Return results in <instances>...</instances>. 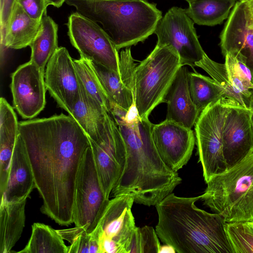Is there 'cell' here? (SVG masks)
<instances>
[{
    "label": "cell",
    "mask_w": 253,
    "mask_h": 253,
    "mask_svg": "<svg viewBox=\"0 0 253 253\" xmlns=\"http://www.w3.org/2000/svg\"><path fill=\"white\" fill-rule=\"evenodd\" d=\"M57 32L58 25L47 14L46 10L41 19L37 35L30 45V61L43 72L49 60L58 48Z\"/></svg>",
    "instance_id": "cell-23"
},
{
    "label": "cell",
    "mask_w": 253,
    "mask_h": 253,
    "mask_svg": "<svg viewBox=\"0 0 253 253\" xmlns=\"http://www.w3.org/2000/svg\"><path fill=\"white\" fill-rule=\"evenodd\" d=\"M57 231L64 240L70 244L68 253H99V233L96 228L90 233L83 227L76 226Z\"/></svg>",
    "instance_id": "cell-31"
},
{
    "label": "cell",
    "mask_w": 253,
    "mask_h": 253,
    "mask_svg": "<svg viewBox=\"0 0 253 253\" xmlns=\"http://www.w3.org/2000/svg\"><path fill=\"white\" fill-rule=\"evenodd\" d=\"M185 0L187 1L188 2H190L191 1H193L194 0Z\"/></svg>",
    "instance_id": "cell-42"
},
{
    "label": "cell",
    "mask_w": 253,
    "mask_h": 253,
    "mask_svg": "<svg viewBox=\"0 0 253 253\" xmlns=\"http://www.w3.org/2000/svg\"><path fill=\"white\" fill-rule=\"evenodd\" d=\"M21 253H68L64 239L57 230L42 223H34L30 238Z\"/></svg>",
    "instance_id": "cell-27"
},
{
    "label": "cell",
    "mask_w": 253,
    "mask_h": 253,
    "mask_svg": "<svg viewBox=\"0 0 253 253\" xmlns=\"http://www.w3.org/2000/svg\"><path fill=\"white\" fill-rule=\"evenodd\" d=\"M248 5V14L250 26L253 28V0H247Z\"/></svg>",
    "instance_id": "cell-37"
},
{
    "label": "cell",
    "mask_w": 253,
    "mask_h": 253,
    "mask_svg": "<svg viewBox=\"0 0 253 253\" xmlns=\"http://www.w3.org/2000/svg\"><path fill=\"white\" fill-rule=\"evenodd\" d=\"M109 200L102 190L90 146L83 156L76 177L73 223L91 233L97 227Z\"/></svg>",
    "instance_id": "cell-8"
},
{
    "label": "cell",
    "mask_w": 253,
    "mask_h": 253,
    "mask_svg": "<svg viewBox=\"0 0 253 253\" xmlns=\"http://www.w3.org/2000/svg\"><path fill=\"white\" fill-rule=\"evenodd\" d=\"M151 132L156 149L169 167L177 171L188 163L196 142L191 128L166 119L153 125Z\"/></svg>",
    "instance_id": "cell-16"
},
{
    "label": "cell",
    "mask_w": 253,
    "mask_h": 253,
    "mask_svg": "<svg viewBox=\"0 0 253 253\" xmlns=\"http://www.w3.org/2000/svg\"><path fill=\"white\" fill-rule=\"evenodd\" d=\"M49 5H52L57 8L61 7L66 0H46Z\"/></svg>",
    "instance_id": "cell-40"
},
{
    "label": "cell",
    "mask_w": 253,
    "mask_h": 253,
    "mask_svg": "<svg viewBox=\"0 0 253 253\" xmlns=\"http://www.w3.org/2000/svg\"><path fill=\"white\" fill-rule=\"evenodd\" d=\"M190 95L201 113L206 107L225 96L223 88L212 78L198 73L188 74Z\"/></svg>",
    "instance_id": "cell-28"
},
{
    "label": "cell",
    "mask_w": 253,
    "mask_h": 253,
    "mask_svg": "<svg viewBox=\"0 0 253 253\" xmlns=\"http://www.w3.org/2000/svg\"><path fill=\"white\" fill-rule=\"evenodd\" d=\"M0 37L5 32L6 26L16 4V0H0Z\"/></svg>",
    "instance_id": "cell-36"
},
{
    "label": "cell",
    "mask_w": 253,
    "mask_h": 253,
    "mask_svg": "<svg viewBox=\"0 0 253 253\" xmlns=\"http://www.w3.org/2000/svg\"><path fill=\"white\" fill-rule=\"evenodd\" d=\"M196 66L205 70L224 90L225 96L242 105L248 107L249 100L236 88L226 65L213 61L206 54L203 58L196 63Z\"/></svg>",
    "instance_id": "cell-30"
},
{
    "label": "cell",
    "mask_w": 253,
    "mask_h": 253,
    "mask_svg": "<svg viewBox=\"0 0 253 253\" xmlns=\"http://www.w3.org/2000/svg\"><path fill=\"white\" fill-rule=\"evenodd\" d=\"M189 71L182 66L168 91L166 120L192 128L200 114L193 102L189 90Z\"/></svg>",
    "instance_id": "cell-18"
},
{
    "label": "cell",
    "mask_w": 253,
    "mask_h": 253,
    "mask_svg": "<svg viewBox=\"0 0 253 253\" xmlns=\"http://www.w3.org/2000/svg\"><path fill=\"white\" fill-rule=\"evenodd\" d=\"M109 113L125 148L123 169L111 193L114 197L129 195L137 204L156 206L181 183V178L161 158L152 137L153 124L140 117L134 104L128 111L110 104Z\"/></svg>",
    "instance_id": "cell-2"
},
{
    "label": "cell",
    "mask_w": 253,
    "mask_h": 253,
    "mask_svg": "<svg viewBox=\"0 0 253 253\" xmlns=\"http://www.w3.org/2000/svg\"><path fill=\"white\" fill-rule=\"evenodd\" d=\"M226 232L233 253H253V231L248 222H226Z\"/></svg>",
    "instance_id": "cell-32"
},
{
    "label": "cell",
    "mask_w": 253,
    "mask_h": 253,
    "mask_svg": "<svg viewBox=\"0 0 253 253\" xmlns=\"http://www.w3.org/2000/svg\"><path fill=\"white\" fill-rule=\"evenodd\" d=\"M223 153L227 169L243 159L253 149V127L250 111L229 99L222 131Z\"/></svg>",
    "instance_id": "cell-14"
},
{
    "label": "cell",
    "mask_w": 253,
    "mask_h": 253,
    "mask_svg": "<svg viewBox=\"0 0 253 253\" xmlns=\"http://www.w3.org/2000/svg\"><path fill=\"white\" fill-rule=\"evenodd\" d=\"M94 163L102 190L109 196L122 173L125 148L118 126L111 115L106 117L104 128L95 140L89 138Z\"/></svg>",
    "instance_id": "cell-12"
},
{
    "label": "cell",
    "mask_w": 253,
    "mask_h": 253,
    "mask_svg": "<svg viewBox=\"0 0 253 253\" xmlns=\"http://www.w3.org/2000/svg\"><path fill=\"white\" fill-rule=\"evenodd\" d=\"M67 25L70 42L81 57L120 74L118 51L98 24L75 12Z\"/></svg>",
    "instance_id": "cell-9"
},
{
    "label": "cell",
    "mask_w": 253,
    "mask_h": 253,
    "mask_svg": "<svg viewBox=\"0 0 253 253\" xmlns=\"http://www.w3.org/2000/svg\"><path fill=\"white\" fill-rule=\"evenodd\" d=\"M182 66L177 51L168 45H156L137 66L134 74V105L141 118H148L153 109L165 102L168 91Z\"/></svg>",
    "instance_id": "cell-6"
},
{
    "label": "cell",
    "mask_w": 253,
    "mask_h": 253,
    "mask_svg": "<svg viewBox=\"0 0 253 253\" xmlns=\"http://www.w3.org/2000/svg\"><path fill=\"white\" fill-rule=\"evenodd\" d=\"M176 253L174 249L169 245H167V244H165V245L163 246H161V248H160V251H159V253Z\"/></svg>",
    "instance_id": "cell-39"
},
{
    "label": "cell",
    "mask_w": 253,
    "mask_h": 253,
    "mask_svg": "<svg viewBox=\"0 0 253 253\" xmlns=\"http://www.w3.org/2000/svg\"><path fill=\"white\" fill-rule=\"evenodd\" d=\"M206 183L201 199L212 211L226 222H253V149Z\"/></svg>",
    "instance_id": "cell-5"
},
{
    "label": "cell",
    "mask_w": 253,
    "mask_h": 253,
    "mask_svg": "<svg viewBox=\"0 0 253 253\" xmlns=\"http://www.w3.org/2000/svg\"><path fill=\"white\" fill-rule=\"evenodd\" d=\"M225 56V64L236 88L248 100L253 91V74L244 64L229 54Z\"/></svg>",
    "instance_id": "cell-33"
},
{
    "label": "cell",
    "mask_w": 253,
    "mask_h": 253,
    "mask_svg": "<svg viewBox=\"0 0 253 253\" xmlns=\"http://www.w3.org/2000/svg\"><path fill=\"white\" fill-rule=\"evenodd\" d=\"M110 104L128 111L134 104L133 91L126 85L121 74L88 61Z\"/></svg>",
    "instance_id": "cell-25"
},
{
    "label": "cell",
    "mask_w": 253,
    "mask_h": 253,
    "mask_svg": "<svg viewBox=\"0 0 253 253\" xmlns=\"http://www.w3.org/2000/svg\"><path fill=\"white\" fill-rule=\"evenodd\" d=\"M201 195L180 197L171 193L155 206L156 232L177 253H233L224 218L197 208Z\"/></svg>",
    "instance_id": "cell-3"
},
{
    "label": "cell",
    "mask_w": 253,
    "mask_h": 253,
    "mask_svg": "<svg viewBox=\"0 0 253 253\" xmlns=\"http://www.w3.org/2000/svg\"><path fill=\"white\" fill-rule=\"evenodd\" d=\"M35 188L30 161L18 133L10 162L7 186L1 197L10 202L27 200Z\"/></svg>",
    "instance_id": "cell-19"
},
{
    "label": "cell",
    "mask_w": 253,
    "mask_h": 253,
    "mask_svg": "<svg viewBox=\"0 0 253 253\" xmlns=\"http://www.w3.org/2000/svg\"><path fill=\"white\" fill-rule=\"evenodd\" d=\"M74 60L67 49L58 47L44 72L46 90L59 107L70 114L80 96V85Z\"/></svg>",
    "instance_id": "cell-15"
},
{
    "label": "cell",
    "mask_w": 253,
    "mask_h": 253,
    "mask_svg": "<svg viewBox=\"0 0 253 253\" xmlns=\"http://www.w3.org/2000/svg\"></svg>",
    "instance_id": "cell-43"
},
{
    "label": "cell",
    "mask_w": 253,
    "mask_h": 253,
    "mask_svg": "<svg viewBox=\"0 0 253 253\" xmlns=\"http://www.w3.org/2000/svg\"><path fill=\"white\" fill-rule=\"evenodd\" d=\"M65 2L98 24L118 51L144 42L154 34L162 17L156 4L146 0H66Z\"/></svg>",
    "instance_id": "cell-4"
},
{
    "label": "cell",
    "mask_w": 253,
    "mask_h": 253,
    "mask_svg": "<svg viewBox=\"0 0 253 253\" xmlns=\"http://www.w3.org/2000/svg\"><path fill=\"white\" fill-rule=\"evenodd\" d=\"M19 133L16 114L6 99H0V193L5 191L10 162Z\"/></svg>",
    "instance_id": "cell-20"
},
{
    "label": "cell",
    "mask_w": 253,
    "mask_h": 253,
    "mask_svg": "<svg viewBox=\"0 0 253 253\" xmlns=\"http://www.w3.org/2000/svg\"><path fill=\"white\" fill-rule=\"evenodd\" d=\"M248 0H239V1H247Z\"/></svg>",
    "instance_id": "cell-44"
},
{
    "label": "cell",
    "mask_w": 253,
    "mask_h": 253,
    "mask_svg": "<svg viewBox=\"0 0 253 253\" xmlns=\"http://www.w3.org/2000/svg\"><path fill=\"white\" fill-rule=\"evenodd\" d=\"M26 199L10 202L1 197L0 253H10L21 236L25 222Z\"/></svg>",
    "instance_id": "cell-21"
},
{
    "label": "cell",
    "mask_w": 253,
    "mask_h": 253,
    "mask_svg": "<svg viewBox=\"0 0 253 253\" xmlns=\"http://www.w3.org/2000/svg\"><path fill=\"white\" fill-rule=\"evenodd\" d=\"M32 18L41 20L49 4L46 0H16Z\"/></svg>",
    "instance_id": "cell-35"
},
{
    "label": "cell",
    "mask_w": 253,
    "mask_h": 253,
    "mask_svg": "<svg viewBox=\"0 0 253 253\" xmlns=\"http://www.w3.org/2000/svg\"><path fill=\"white\" fill-rule=\"evenodd\" d=\"M11 78L14 108L25 119L36 117L46 104L44 72L29 61L19 66Z\"/></svg>",
    "instance_id": "cell-13"
},
{
    "label": "cell",
    "mask_w": 253,
    "mask_h": 253,
    "mask_svg": "<svg viewBox=\"0 0 253 253\" xmlns=\"http://www.w3.org/2000/svg\"><path fill=\"white\" fill-rule=\"evenodd\" d=\"M108 113L94 103L80 85L79 98L69 115L77 121L90 139L95 140L103 130Z\"/></svg>",
    "instance_id": "cell-24"
},
{
    "label": "cell",
    "mask_w": 253,
    "mask_h": 253,
    "mask_svg": "<svg viewBox=\"0 0 253 253\" xmlns=\"http://www.w3.org/2000/svg\"><path fill=\"white\" fill-rule=\"evenodd\" d=\"M229 99L223 97L210 104L195 124L197 154L206 183L227 169L223 153L222 131Z\"/></svg>",
    "instance_id": "cell-7"
},
{
    "label": "cell",
    "mask_w": 253,
    "mask_h": 253,
    "mask_svg": "<svg viewBox=\"0 0 253 253\" xmlns=\"http://www.w3.org/2000/svg\"><path fill=\"white\" fill-rule=\"evenodd\" d=\"M161 246L156 230L152 227H137L130 253H159Z\"/></svg>",
    "instance_id": "cell-34"
},
{
    "label": "cell",
    "mask_w": 253,
    "mask_h": 253,
    "mask_svg": "<svg viewBox=\"0 0 253 253\" xmlns=\"http://www.w3.org/2000/svg\"><path fill=\"white\" fill-rule=\"evenodd\" d=\"M194 22L185 9L171 7L158 22L154 34L157 36V45L172 46L178 54L182 66L192 67L206 54L198 40Z\"/></svg>",
    "instance_id": "cell-11"
},
{
    "label": "cell",
    "mask_w": 253,
    "mask_h": 253,
    "mask_svg": "<svg viewBox=\"0 0 253 253\" xmlns=\"http://www.w3.org/2000/svg\"><path fill=\"white\" fill-rule=\"evenodd\" d=\"M220 39L223 55L232 56L246 65L253 74V28L250 26L247 1L235 3Z\"/></svg>",
    "instance_id": "cell-17"
},
{
    "label": "cell",
    "mask_w": 253,
    "mask_h": 253,
    "mask_svg": "<svg viewBox=\"0 0 253 253\" xmlns=\"http://www.w3.org/2000/svg\"><path fill=\"white\" fill-rule=\"evenodd\" d=\"M79 84L90 100L99 108L110 112V102L88 60H74Z\"/></svg>",
    "instance_id": "cell-29"
},
{
    "label": "cell",
    "mask_w": 253,
    "mask_h": 253,
    "mask_svg": "<svg viewBox=\"0 0 253 253\" xmlns=\"http://www.w3.org/2000/svg\"><path fill=\"white\" fill-rule=\"evenodd\" d=\"M248 223H249L251 229L253 231V222H248Z\"/></svg>",
    "instance_id": "cell-41"
},
{
    "label": "cell",
    "mask_w": 253,
    "mask_h": 253,
    "mask_svg": "<svg viewBox=\"0 0 253 253\" xmlns=\"http://www.w3.org/2000/svg\"><path fill=\"white\" fill-rule=\"evenodd\" d=\"M134 199L126 195L110 200L96 227L99 253H130L137 229L131 208Z\"/></svg>",
    "instance_id": "cell-10"
},
{
    "label": "cell",
    "mask_w": 253,
    "mask_h": 253,
    "mask_svg": "<svg viewBox=\"0 0 253 253\" xmlns=\"http://www.w3.org/2000/svg\"><path fill=\"white\" fill-rule=\"evenodd\" d=\"M235 0H194L185 9L194 23L213 26L221 23L229 16Z\"/></svg>",
    "instance_id": "cell-26"
},
{
    "label": "cell",
    "mask_w": 253,
    "mask_h": 253,
    "mask_svg": "<svg viewBox=\"0 0 253 253\" xmlns=\"http://www.w3.org/2000/svg\"><path fill=\"white\" fill-rule=\"evenodd\" d=\"M40 24V20L31 18L16 2L4 35L0 37L1 46L19 49L30 46Z\"/></svg>",
    "instance_id": "cell-22"
},
{
    "label": "cell",
    "mask_w": 253,
    "mask_h": 253,
    "mask_svg": "<svg viewBox=\"0 0 253 253\" xmlns=\"http://www.w3.org/2000/svg\"><path fill=\"white\" fill-rule=\"evenodd\" d=\"M32 168L42 212L58 224L73 223L75 182L88 137L70 115L63 114L19 123Z\"/></svg>",
    "instance_id": "cell-1"
},
{
    "label": "cell",
    "mask_w": 253,
    "mask_h": 253,
    "mask_svg": "<svg viewBox=\"0 0 253 253\" xmlns=\"http://www.w3.org/2000/svg\"><path fill=\"white\" fill-rule=\"evenodd\" d=\"M248 108L250 111V118L253 127V91L249 98Z\"/></svg>",
    "instance_id": "cell-38"
}]
</instances>
